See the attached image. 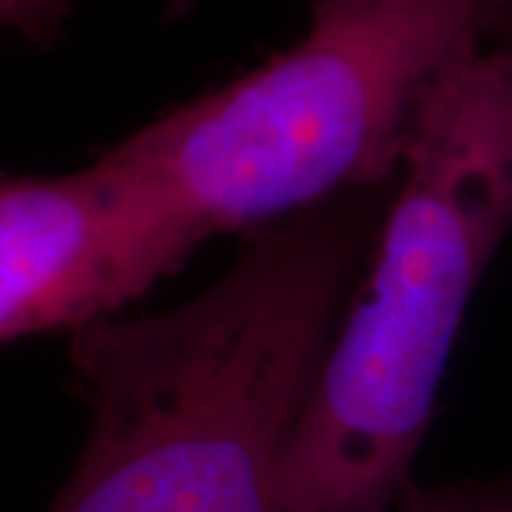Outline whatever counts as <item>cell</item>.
<instances>
[{
  "instance_id": "277c9868",
  "label": "cell",
  "mask_w": 512,
  "mask_h": 512,
  "mask_svg": "<svg viewBox=\"0 0 512 512\" xmlns=\"http://www.w3.org/2000/svg\"><path fill=\"white\" fill-rule=\"evenodd\" d=\"M208 237L120 146L63 177L0 174V345L111 319Z\"/></svg>"
},
{
  "instance_id": "8992f818",
  "label": "cell",
  "mask_w": 512,
  "mask_h": 512,
  "mask_svg": "<svg viewBox=\"0 0 512 512\" xmlns=\"http://www.w3.org/2000/svg\"><path fill=\"white\" fill-rule=\"evenodd\" d=\"M69 12V0H0V32H18L32 43H52Z\"/></svg>"
},
{
  "instance_id": "7a4b0ae2",
  "label": "cell",
  "mask_w": 512,
  "mask_h": 512,
  "mask_svg": "<svg viewBox=\"0 0 512 512\" xmlns=\"http://www.w3.org/2000/svg\"><path fill=\"white\" fill-rule=\"evenodd\" d=\"M370 268L322 359L279 512H390L433 419L464 311L512 231V55L421 89Z\"/></svg>"
},
{
  "instance_id": "52a82bcc",
  "label": "cell",
  "mask_w": 512,
  "mask_h": 512,
  "mask_svg": "<svg viewBox=\"0 0 512 512\" xmlns=\"http://www.w3.org/2000/svg\"><path fill=\"white\" fill-rule=\"evenodd\" d=\"M490 35L498 37V49L512 55V0H495L493 3V23H490Z\"/></svg>"
},
{
  "instance_id": "3957f363",
  "label": "cell",
  "mask_w": 512,
  "mask_h": 512,
  "mask_svg": "<svg viewBox=\"0 0 512 512\" xmlns=\"http://www.w3.org/2000/svg\"><path fill=\"white\" fill-rule=\"evenodd\" d=\"M495 0H313L311 32L117 146L208 234L390 183L421 89L481 49Z\"/></svg>"
},
{
  "instance_id": "6da1fadb",
  "label": "cell",
  "mask_w": 512,
  "mask_h": 512,
  "mask_svg": "<svg viewBox=\"0 0 512 512\" xmlns=\"http://www.w3.org/2000/svg\"><path fill=\"white\" fill-rule=\"evenodd\" d=\"M373 225V188L330 197L265 228L183 308L72 330L92 424L49 512H279Z\"/></svg>"
},
{
  "instance_id": "5b68a950",
  "label": "cell",
  "mask_w": 512,
  "mask_h": 512,
  "mask_svg": "<svg viewBox=\"0 0 512 512\" xmlns=\"http://www.w3.org/2000/svg\"><path fill=\"white\" fill-rule=\"evenodd\" d=\"M399 512H512V481H458L407 487Z\"/></svg>"
}]
</instances>
